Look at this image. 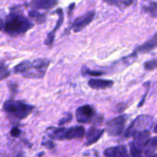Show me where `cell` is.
<instances>
[{
  "label": "cell",
  "mask_w": 157,
  "mask_h": 157,
  "mask_svg": "<svg viewBox=\"0 0 157 157\" xmlns=\"http://www.w3.org/2000/svg\"><path fill=\"white\" fill-rule=\"evenodd\" d=\"M34 25L18 11L10 10V13L6 16V19H2V31L12 37H17L25 34Z\"/></svg>",
  "instance_id": "cell-1"
},
{
  "label": "cell",
  "mask_w": 157,
  "mask_h": 157,
  "mask_svg": "<svg viewBox=\"0 0 157 157\" xmlns=\"http://www.w3.org/2000/svg\"><path fill=\"white\" fill-rule=\"evenodd\" d=\"M50 60L38 58L34 61H23L16 66L13 71L15 74H21L28 79H41L45 75Z\"/></svg>",
  "instance_id": "cell-2"
},
{
  "label": "cell",
  "mask_w": 157,
  "mask_h": 157,
  "mask_svg": "<svg viewBox=\"0 0 157 157\" xmlns=\"http://www.w3.org/2000/svg\"><path fill=\"white\" fill-rule=\"evenodd\" d=\"M2 110L12 118L22 120L27 117L33 111L34 107L30 104H26L24 101L9 100L4 103Z\"/></svg>",
  "instance_id": "cell-3"
},
{
  "label": "cell",
  "mask_w": 157,
  "mask_h": 157,
  "mask_svg": "<svg viewBox=\"0 0 157 157\" xmlns=\"http://www.w3.org/2000/svg\"><path fill=\"white\" fill-rule=\"evenodd\" d=\"M75 116L77 121L81 124H98L103 121V117L97 114L94 107L89 104H85L78 107L76 110Z\"/></svg>",
  "instance_id": "cell-4"
},
{
  "label": "cell",
  "mask_w": 157,
  "mask_h": 157,
  "mask_svg": "<svg viewBox=\"0 0 157 157\" xmlns=\"http://www.w3.org/2000/svg\"><path fill=\"white\" fill-rule=\"evenodd\" d=\"M153 118L148 115H140L138 116L131 124L130 127L127 129L125 131V137H131L134 136L138 132L144 131V130H149L153 125Z\"/></svg>",
  "instance_id": "cell-5"
},
{
  "label": "cell",
  "mask_w": 157,
  "mask_h": 157,
  "mask_svg": "<svg viewBox=\"0 0 157 157\" xmlns=\"http://www.w3.org/2000/svg\"><path fill=\"white\" fill-rule=\"evenodd\" d=\"M127 121V115H121L117 117L113 118L108 121L107 124L106 131L110 136H121L124 132Z\"/></svg>",
  "instance_id": "cell-6"
},
{
  "label": "cell",
  "mask_w": 157,
  "mask_h": 157,
  "mask_svg": "<svg viewBox=\"0 0 157 157\" xmlns=\"http://www.w3.org/2000/svg\"><path fill=\"white\" fill-rule=\"evenodd\" d=\"M95 16V11L92 10L87 12L85 15L81 17H78L74 21L71 25V29H73L74 32H79L82 31L86 26L88 25L90 22L94 20Z\"/></svg>",
  "instance_id": "cell-7"
},
{
  "label": "cell",
  "mask_w": 157,
  "mask_h": 157,
  "mask_svg": "<svg viewBox=\"0 0 157 157\" xmlns=\"http://www.w3.org/2000/svg\"><path fill=\"white\" fill-rule=\"evenodd\" d=\"M55 13L58 15V21H57L55 27L52 29V32H49V33L48 34L47 38H46L45 41H44V44L48 46L53 44L54 41H55V34H56L58 29H59V28L61 27V25L64 22V12H63V9H61V8H58V9H57L55 12H53V14Z\"/></svg>",
  "instance_id": "cell-8"
},
{
  "label": "cell",
  "mask_w": 157,
  "mask_h": 157,
  "mask_svg": "<svg viewBox=\"0 0 157 157\" xmlns=\"http://www.w3.org/2000/svg\"><path fill=\"white\" fill-rule=\"evenodd\" d=\"M150 132L149 130L138 132L137 133H136L133 136V144H134V146L138 150H141V151H144V147L147 144V141L150 140Z\"/></svg>",
  "instance_id": "cell-9"
},
{
  "label": "cell",
  "mask_w": 157,
  "mask_h": 157,
  "mask_svg": "<svg viewBox=\"0 0 157 157\" xmlns=\"http://www.w3.org/2000/svg\"><path fill=\"white\" fill-rule=\"evenodd\" d=\"M105 130L103 129H98L96 127H90L86 134V143L85 145L89 146L94 144L102 137Z\"/></svg>",
  "instance_id": "cell-10"
},
{
  "label": "cell",
  "mask_w": 157,
  "mask_h": 157,
  "mask_svg": "<svg viewBox=\"0 0 157 157\" xmlns=\"http://www.w3.org/2000/svg\"><path fill=\"white\" fill-rule=\"evenodd\" d=\"M104 155L106 157H129L127 147L124 145L109 147L104 150Z\"/></svg>",
  "instance_id": "cell-11"
},
{
  "label": "cell",
  "mask_w": 157,
  "mask_h": 157,
  "mask_svg": "<svg viewBox=\"0 0 157 157\" xmlns=\"http://www.w3.org/2000/svg\"><path fill=\"white\" fill-rule=\"evenodd\" d=\"M113 84L114 82L110 80L97 79V78H92L88 81L89 87L94 90H104V89L111 87Z\"/></svg>",
  "instance_id": "cell-12"
},
{
  "label": "cell",
  "mask_w": 157,
  "mask_h": 157,
  "mask_svg": "<svg viewBox=\"0 0 157 157\" xmlns=\"http://www.w3.org/2000/svg\"><path fill=\"white\" fill-rule=\"evenodd\" d=\"M156 48H157V32L151 38H150V39H149L148 41H146L144 44H143L142 45L136 48V50H135L134 52H136V54H137V52L145 54L151 52L152 50L155 49Z\"/></svg>",
  "instance_id": "cell-13"
},
{
  "label": "cell",
  "mask_w": 157,
  "mask_h": 157,
  "mask_svg": "<svg viewBox=\"0 0 157 157\" xmlns=\"http://www.w3.org/2000/svg\"><path fill=\"white\" fill-rule=\"evenodd\" d=\"M58 2L54 1V0H35L32 1L29 3L31 7L34 8L35 9H43V10H49L55 7Z\"/></svg>",
  "instance_id": "cell-14"
},
{
  "label": "cell",
  "mask_w": 157,
  "mask_h": 157,
  "mask_svg": "<svg viewBox=\"0 0 157 157\" xmlns=\"http://www.w3.org/2000/svg\"><path fill=\"white\" fill-rule=\"evenodd\" d=\"M85 135V130L83 127H73L67 129L66 133V140L81 139Z\"/></svg>",
  "instance_id": "cell-15"
},
{
  "label": "cell",
  "mask_w": 157,
  "mask_h": 157,
  "mask_svg": "<svg viewBox=\"0 0 157 157\" xmlns=\"http://www.w3.org/2000/svg\"><path fill=\"white\" fill-rule=\"evenodd\" d=\"M67 128L64 127H50L48 130H51L48 133V136L52 140H66V133H67Z\"/></svg>",
  "instance_id": "cell-16"
},
{
  "label": "cell",
  "mask_w": 157,
  "mask_h": 157,
  "mask_svg": "<svg viewBox=\"0 0 157 157\" xmlns=\"http://www.w3.org/2000/svg\"><path fill=\"white\" fill-rule=\"evenodd\" d=\"M157 150V136L156 137L150 138L147 141V144L145 145L144 149V153L146 156H150L154 154V153Z\"/></svg>",
  "instance_id": "cell-17"
},
{
  "label": "cell",
  "mask_w": 157,
  "mask_h": 157,
  "mask_svg": "<svg viewBox=\"0 0 157 157\" xmlns=\"http://www.w3.org/2000/svg\"><path fill=\"white\" fill-rule=\"evenodd\" d=\"M29 15L32 18V19L35 20L38 24H42V23L45 22V15L41 13V12H39L38 10H36V9H32V10L29 11Z\"/></svg>",
  "instance_id": "cell-18"
},
{
  "label": "cell",
  "mask_w": 157,
  "mask_h": 157,
  "mask_svg": "<svg viewBox=\"0 0 157 157\" xmlns=\"http://www.w3.org/2000/svg\"><path fill=\"white\" fill-rule=\"evenodd\" d=\"M104 2L109 5L117 6L121 9H124L125 7H128L130 5L133 3V1H120V0H109V1H104Z\"/></svg>",
  "instance_id": "cell-19"
},
{
  "label": "cell",
  "mask_w": 157,
  "mask_h": 157,
  "mask_svg": "<svg viewBox=\"0 0 157 157\" xmlns=\"http://www.w3.org/2000/svg\"><path fill=\"white\" fill-rule=\"evenodd\" d=\"M81 74L84 76H101V75H105V72L101 71H92L90 70L87 67H82L81 68Z\"/></svg>",
  "instance_id": "cell-20"
},
{
  "label": "cell",
  "mask_w": 157,
  "mask_h": 157,
  "mask_svg": "<svg viewBox=\"0 0 157 157\" xmlns=\"http://www.w3.org/2000/svg\"><path fill=\"white\" fill-rule=\"evenodd\" d=\"M144 10L149 14L151 15L153 17H157V2H151L148 6H146L144 8Z\"/></svg>",
  "instance_id": "cell-21"
},
{
  "label": "cell",
  "mask_w": 157,
  "mask_h": 157,
  "mask_svg": "<svg viewBox=\"0 0 157 157\" xmlns=\"http://www.w3.org/2000/svg\"><path fill=\"white\" fill-rule=\"evenodd\" d=\"M157 68V58L150 60L144 64V69L147 71H153Z\"/></svg>",
  "instance_id": "cell-22"
},
{
  "label": "cell",
  "mask_w": 157,
  "mask_h": 157,
  "mask_svg": "<svg viewBox=\"0 0 157 157\" xmlns=\"http://www.w3.org/2000/svg\"><path fill=\"white\" fill-rule=\"evenodd\" d=\"M0 75H1V81H3L6 78H9L10 75V72H9V69H8L7 66L5 64L3 61L1 62V71H0Z\"/></svg>",
  "instance_id": "cell-23"
},
{
  "label": "cell",
  "mask_w": 157,
  "mask_h": 157,
  "mask_svg": "<svg viewBox=\"0 0 157 157\" xmlns=\"http://www.w3.org/2000/svg\"><path fill=\"white\" fill-rule=\"evenodd\" d=\"M72 119H73V115H72V113H65V115H64V116L59 121H58V125L61 126V125H64V124H67V123L71 122V121H72Z\"/></svg>",
  "instance_id": "cell-24"
},
{
  "label": "cell",
  "mask_w": 157,
  "mask_h": 157,
  "mask_svg": "<svg viewBox=\"0 0 157 157\" xmlns=\"http://www.w3.org/2000/svg\"><path fill=\"white\" fill-rule=\"evenodd\" d=\"M150 82H149V81H148V82H146L145 84H144V87H147V90H146L145 94H144V95L143 96V98H142V99H141L140 102L139 104H138V106H137L138 107H142L143 105H144V102H145V101H146V98H147V94H148L149 89H150Z\"/></svg>",
  "instance_id": "cell-25"
},
{
  "label": "cell",
  "mask_w": 157,
  "mask_h": 157,
  "mask_svg": "<svg viewBox=\"0 0 157 157\" xmlns=\"http://www.w3.org/2000/svg\"><path fill=\"white\" fill-rule=\"evenodd\" d=\"M21 133V130L19 128H17V127H13L10 131L11 136H13V137H18Z\"/></svg>",
  "instance_id": "cell-26"
},
{
  "label": "cell",
  "mask_w": 157,
  "mask_h": 157,
  "mask_svg": "<svg viewBox=\"0 0 157 157\" xmlns=\"http://www.w3.org/2000/svg\"><path fill=\"white\" fill-rule=\"evenodd\" d=\"M41 145L44 146L45 148L50 149V150H52V149H53L54 147H55V144H54V143L51 140L47 141L46 143H42V144H41Z\"/></svg>",
  "instance_id": "cell-27"
},
{
  "label": "cell",
  "mask_w": 157,
  "mask_h": 157,
  "mask_svg": "<svg viewBox=\"0 0 157 157\" xmlns=\"http://www.w3.org/2000/svg\"><path fill=\"white\" fill-rule=\"evenodd\" d=\"M75 2H73V3H71V4L69 5L68 9H67V15H68L69 17L71 16L72 12H73L74 9H75Z\"/></svg>",
  "instance_id": "cell-28"
},
{
  "label": "cell",
  "mask_w": 157,
  "mask_h": 157,
  "mask_svg": "<svg viewBox=\"0 0 157 157\" xmlns=\"http://www.w3.org/2000/svg\"><path fill=\"white\" fill-rule=\"evenodd\" d=\"M9 87L10 88L11 92H15L17 91V84H14V83H9Z\"/></svg>",
  "instance_id": "cell-29"
},
{
  "label": "cell",
  "mask_w": 157,
  "mask_h": 157,
  "mask_svg": "<svg viewBox=\"0 0 157 157\" xmlns=\"http://www.w3.org/2000/svg\"><path fill=\"white\" fill-rule=\"evenodd\" d=\"M15 157H25V156L22 153H19L18 154H17Z\"/></svg>",
  "instance_id": "cell-30"
},
{
  "label": "cell",
  "mask_w": 157,
  "mask_h": 157,
  "mask_svg": "<svg viewBox=\"0 0 157 157\" xmlns=\"http://www.w3.org/2000/svg\"><path fill=\"white\" fill-rule=\"evenodd\" d=\"M153 133H157V124H156V126L154 127V128H153Z\"/></svg>",
  "instance_id": "cell-31"
},
{
  "label": "cell",
  "mask_w": 157,
  "mask_h": 157,
  "mask_svg": "<svg viewBox=\"0 0 157 157\" xmlns=\"http://www.w3.org/2000/svg\"><path fill=\"white\" fill-rule=\"evenodd\" d=\"M44 152H41V153H40L39 155H38V157H41V156H44Z\"/></svg>",
  "instance_id": "cell-32"
}]
</instances>
